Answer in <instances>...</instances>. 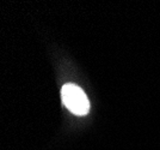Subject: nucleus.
Masks as SVG:
<instances>
[{
  "label": "nucleus",
  "mask_w": 160,
  "mask_h": 150,
  "mask_svg": "<svg viewBox=\"0 0 160 150\" xmlns=\"http://www.w3.org/2000/svg\"><path fill=\"white\" fill-rule=\"evenodd\" d=\"M63 104L77 115H85L90 109V102L84 90L75 84H66L62 88Z\"/></svg>",
  "instance_id": "1"
}]
</instances>
